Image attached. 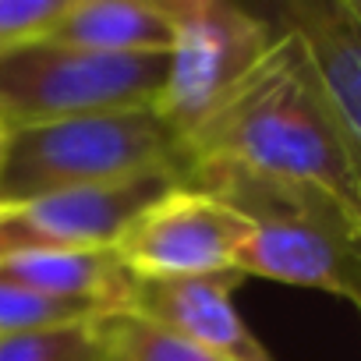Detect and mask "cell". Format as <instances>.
<instances>
[{"label":"cell","mask_w":361,"mask_h":361,"mask_svg":"<svg viewBox=\"0 0 361 361\" xmlns=\"http://www.w3.org/2000/svg\"><path fill=\"white\" fill-rule=\"evenodd\" d=\"M170 54H92L36 39L0 50V124L8 131L64 117L156 106Z\"/></svg>","instance_id":"4"},{"label":"cell","mask_w":361,"mask_h":361,"mask_svg":"<svg viewBox=\"0 0 361 361\" xmlns=\"http://www.w3.org/2000/svg\"><path fill=\"white\" fill-rule=\"evenodd\" d=\"M96 333L110 361H224L202 347L177 340L131 312H106L96 319Z\"/></svg>","instance_id":"12"},{"label":"cell","mask_w":361,"mask_h":361,"mask_svg":"<svg viewBox=\"0 0 361 361\" xmlns=\"http://www.w3.org/2000/svg\"><path fill=\"white\" fill-rule=\"evenodd\" d=\"M0 361H110L92 322H68L50 329L0 336Z\"/></svg>","instance_id":"13"},{"label":"cell","mask_w":361,"mask_h":361,"mask_svg":"<svg viewBox=\"0 0 361 361\" xmlns=\"http://www.w3.org/2000/svg\"><path fill=\"white\" fill-rule=\"evenodd\" d=\"M252 224L227 202L173 188L128 224L114 255L131 276H202L234 269Z\"/></svg>","instance_id":"6"},{"label":"cell","mask_w":361,"mask_h":361,"mask_svg":"<svg viewBox=\"0 0 361 361\" xmlns=\"http://www.w3.org/2000/svg\"><path fill=\"white\" fill-rule=\"evenodd\" d=\"M173 25L166 82L156 99L163 124L188 142L248 78L273 43L262 15L231 0H159Z\"/></svg>","instance_id":"5"},{"label":"cell","mask_w":361,"mask_h":361,"mask_svg":"<svg viewBox=\"0 0 361 361\" xmlns=\"http://www.w3.org/2000/svg\"><path fill=\"white\" fill-rule=\"evenodd\" d=\"M0 276L36 294L106 312H124L131 273L114 248H25L0 259Z\"/></svg>","instance_id":"10"},{"label":"cell","mask_w":361,"mask_h":361,"mask_svg":"<svg viewBox=\"0 0 361 361\" xmlns=\"http://www.w3.org/2000/svg\"><path fill=\"white\" fill-rule=\"evenodd\" d=\"M185 177L152 170L114 185L68 188L18 206H0V259L25 248H114L128 224Z\"/></svg>","instance_id":"7"},{"label":"cell","mask_w":361,"mask_h":361,"mask_svg":"<svg viewBox=\"0 0 361 361\" xmlns=\"http://www.w3.org/2000/svg\"><path fill=\"white\" fill-rule=\"evenodd\" d=\"M68 0H0V50L47 39Z\"/></svg>","instance_id":"15"},{"label":"cell","mask_w":361,"mask_h":361,"mask_svg":"<svg viewBox=\"0 0 361 361\" xmlns=\"http://www.w3.org/2000/svg\"><path fill=\"white\" fill-rule=\"evenodd\" d=\"M92 319H99L96 308L57 301V298L36 294V290H29V287H22L15 280L0 276V336L68 326V322H92Z\"/></svg>","instance_id":"14"},{"label":"cell","mask_w":361,"mask_h":361,"mask_svg":"<svg viewBox=\"0 0 361 361\" xmlns=\"http://www.w3.org/2000/svg\"><path fill=\"white\" fill-rule=\"evenodd\" d=\"M185 188L238 209L252 234L234 269L361 305V213L315 185L266 177L227 159L188 163Z\"/></svg>","instance_id":"2"},{"label":"cell","mask_w":361,"mask_h":361,"mask_svg":"<svg viewBox=\"0 0 361 361\" xmlns=\"http://www.w3.org/2000/svg\"><path fill=\"white\" fill-rule=\"evenodd\" d=\"M54 43L92 54H170L173 25L159 0H68Z\"/></svg>","instance_id":"11"},{"label":"cell","mask_w":361,"mask_h":361,"mask_svg":"<svg viewBox=\"0 0 361 361\" xmlns=\"http://www.w3.org/2000/svg\"><path fill=\"white\" fill-rule=\"evenodd\" d=\"M188 163L227 159L266 177L315 185L361 213V159L333 114L294 36L273 32L269 50L231 99L185 142Z\"/></svg>","instance_id":"1"},{"label":"cell","mask_w":361,"mask_h":361,"mask_svg":"<svg viewBox=\"0 0 361 361\" xmlns=\"http://www.w3.org/2000/svg\"><path fill=\"white\" fill-rule=\"evenodd\" d=\"M4 142H8V128L0 124V156H4Z\"/></svg>","instance_id":"16"},{"label":"cell","mask_w":361,"mask_h":361,"mask_svg":"<svg viewBox=\"0 0 361 361\" xmlns=\"http://www.w3.org/2000/svg\"><path fill=\"white\" fill-rule=\"evenodd\" d=\"M152 170H173L188 180V152L156 106L64 117L11 128L0 156V206L39 195L114 185Z\"/></svg>","instance_id":"3"},{"label":"cell","mask_w":361,"mask_h":361,"mask_svg":"<svg viewBox=\"0 0 361 361\" xmlns=\"http://www.w3.org/2000/svg\"><path fill=\"white\" fill-rule=\"evenodd\" d=\"M262 22L298 39L340 138L361 159V4L287 0L262 15Z\"/></svg>","instance_id":"9"},{"label":"cell","mask_w":361,"mask_h":361,"mask_svg":"<svg viewBox=\"0 0 361 361\" xmlns=\"http://www.w3.org/2000/svg\"><path fill=\"white\" fill-rule=\"evenodd\" d=\"M241 280L245 276L238 269L202 276H131L124 312L224 361H273L234 308Z\"/></svg>","instance_id":"8"}]
</instances>
